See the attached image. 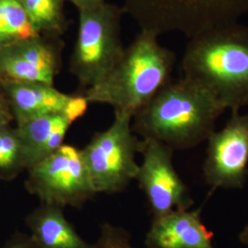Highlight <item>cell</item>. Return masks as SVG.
<instances>
[{"instance_id":"obj_16","label":"cell","mask_w":248,"mask_h":248,"mask_svg":"<svg viewBox=\"0 0 248 248\" xmlns=\"http://www.w3.org/2000/svg\"><path fill=\"white\" fill-rule=\"evenodd\" d=\"M40 35L21 0H0V47Z\"/></svg>"},{"instance_id":"obj_8","label":"cell","mask_w":248,"mask_h":248,"mask_svg":"<svg viewBox=\"0 0 248 248\" xmlns=\"http://www.w3.org/2000/svg\"><path fill=\"white\" fill-rule=\"evenodd\" d=\"M174 150L154 139H142V162L135 180L147 199L153 218L189 210L190 192L173 165Z\"/></svg>"},{"instance_id":"obj_4","label":"cell","mask_w":248,"mask_h":248,"mask_svg":"<svg viewBox=\"0 0 248 248\" xmlns=\"http://www.w3.org/2000/svg\"><path fill=\"white\" fill-rule=\"evenodd\" d=\"M124 14L140 31L156 35L178 32L192 38L218 27L239 22L248 0H122Z\"/></svg>"},{"instance_id":"obj_17","label":"cell","mask_w":248,"mask_h":248,"mask_svg":"<svg viewBox=\"0 0 248 248\" xmlns=\"http://www.w3.org/2000/svg\"><path fill=\"white\" fill-rule=\"evenodd\" d=\"M25 169L23 153L17 128H0V175L13 176Z\"/></svg>"},{"instance_id":"obj_7","label":"cell","mask_w":248,"mask_h":248,"mask_svg":"<svg viewBox=\"0 0 248 248\" xmlns=\"http://www.w3.org/2000/svg\"><path fill=\"white\" fill-rule=\"evenodd\" d=\"M27 189L42 204L79 208L96 195L81 149L63 143L28 169Z\"/></svg>"},{"instance_id":"obj_6","label":"cell","mask_w":248,"mask_h":248,"mask_svg":"<svg viewBox=\"0 0 248 248\" xmlns=\"http://www.w3.org/2000/svg\"><path fill=\"white\" fill-rule=\"evenodd\" d=\"M133 117L114 111L111 125L97 133L81 149L96 193H117L135 180L139 164L142 140L133 131Z\"/></svg>"},{"instance_id":"obj_10","label":"cell","mask_w":248,"mask_h":248,"mask_svg":"<svg viewBox=\"0 0 248 248\" xmlns=\"http://www.w3.org/2000/svg\"><path fill=\"white\" fill-rule=\"evenodd\" d=\"M60 38L40 35L0 47V81L54 86L62 65Z\"/></svg>"},{"instance_id":"obj_11","label":"cell","mask_w":248,"mask_h":248,"mask_svg":"<svg viewBox=\"0 0 248 248\" xmlns=\"http://www.w3.org/2000/svg\"><path fill=\"white\" fill-rule=\"evenodd\" d=\"M202 209L177 210L153 218L146 232L147 248H215L213 233L205 226Z\"/></svg>"},{"instance_id":"obj_9","label":"cell","mask_w":248,"mask_h":248,"mask_svg":"<svg viewBox=\"0 0 248 248\" xmlns=\"http://www.w3.org/2000/svg\"><path fill=\"white\" fill-rule=\"evenodd\" d=\"M207 142L202 168L207 184L213 190L242 188L248 177V113L232 112L225 126Z\"/></svg>"},{"instance_id":"obj_14","label":"cell","mask_w":248,"mask_h":248,"mask_svg":"<svg viewBox=\"0 0 248 248\" xmlns=\"http://www.w3.org/2000/svg\"><path fill=\"white\" fill-rule=\"evenodd\" d=\"M31 236L41 248H96L75 229L63 209L41 204L26 220Z\"/></svg>"},{"instance_id":"obj_3","label":"cell","mask_w":248,"mask_h":248,"mask_svg":"<svg viewBox=\"0 0 248 248\" xmlns=\"http://www.w3.org/2000/svg\"><path fill=\"white\" fill-rule=\"evenodd\" d=\"M159 36L140 31L104 79L83 91L90 103L112 107L134 117L171 81L176 53L163 46Z\"/></svg>"},{"instance_id":"obj_18","label":"cell","mask_w":248,"mask_h":248,"mask_svg":"<svg viewBox=\"0 0 248 248\" xmlns=\"http://www.w3.org/2000/svg\"><path fill=\"white\" fill-rule=\"evenodd\" d=\"M96 248H133L132 238L127 231L109 222H104L99 229Z\"/></svg>"},{"instance_id":"obj_5","label":"cell","mask_w":248,"mask_h":248,"mask_svg":"<svg viewBox=\"0 0 248 248\" xmlns=\"http://www.w3.org/2000/svg\"><path fill=\"white\" fill-rule=\"evenodd\" d=\"M121 7L105 2L98 8L78 11V28L69 71L87 90L106 78L124 54Z\"/></svg>"},{"instance_id":"obj_12","label":"cell","mask_w":248,"mask_h":248,"mask_svg":"<svg viewBox=\"0 0 248 248\" xmlns=\"http://www.w3.org/2000/svg\"><path fill=\"white\" fill-rule=\"evenodd\" d=\"M17 125L43 116L63 112L71 95L53 85L0 81Z\"/></svg>"},{"instance_id":"obj_2","label":"cell","mask_w":248,"mask_h":248,"mask_svg":"<svg viewBox=\"0 0 248 248\" xmlns=\"http://www.w3.org/2000/svg\"><path fill=\"white\" fill-rule=\"evenodd\" d=\"M181 69L225 109L240 111L248 106V26L236 22L190 38Z\"/></svg>"},{"instance_id":"obj_13","label":"cell","mask_w":248,"mask_h":248,"mask_svg":"<svg viewBox=\"0 0 248 248\" xmlns=\"http://www.w3.org/2000/svg\"><path fill=\"white\" fill-rule=\"evenodd\" d=\"M71 120L61 113L32 119L17 125L25 169L32 168L63 144Z\"/></svg>"},{"instance_id":"obj_20","label":"cell","mask_w":248,"mask_h":248,"mask_svg":"<svg viewBox=\"0 0 248 248\" xmlns=\"http://www.w3.org/2000/svg\"><path fill=\"white\" fill-rule=\"evenodd\" d=\"M65 3H70L78 11L89 10L98 8L99 6L103 5L106 0H63Z\"/></svg>"},{"instance_id":"obj_19","label":"cell","mask_w":248,"mask_h":248,"mask_svg":"<svg viewBox=\"0 0 248 248\" xmlns=\"http://www.w3.org/2000/svg\"><path fill=\"white\" fill-rule=\"evenodd\" d=\"M12 119L14 118L9 108V102L4 93L0 92V128L9 125Z\"/></svg>"},{"instance_id":"obj_1","label":"cell","mask_w":248,"mask_h":248,"mask_svg":"<svg viewBox=\"0 0 248 248\" xmlns=\"http://www.w3.org/2000/svg\"><path fill=\"white\" fill-rule=\"evenodd\" d=\"M224 110L206 89L181 78L161 89L133 117L132 127L142 139L186 150L208 140Z\"/></svg>"},{"instance_id":"obj_21","label":"cell","mask_w":248,"mask_h":248,"mask_svg":"<svg viewBox=\"0 0 248 248\" xmlns=\"http://www.w3.org/2000/svg\"><path fill=\"white\" fill-rule=\"evenodd\" d=\"M5 248H41L31 235H21L13 240Z\"/></svg>"},{"instance_id":"obj_22","label":"cell","mask_w":248,"mask_h":248,"mask_svg":"<svg viewBox=\"0 0 248 248\" xmlns=\"http://www.w3.org/2000/svg\"><path fill=\"white\" fill-rule=\"evenodd\" d=\"M239 241L243 245L248 246V224L240 232Z\"/></svg>"},{"instance_id":"obj_15","label":"cell","mask_w":248,"mask_h":248,"mask_svg":"<svg viewBox=\"0 0 248 248\" xmlns=\"http://www.w3.org/2000/svg\"><path fill=\"white\" fill-rule=\"evenodd\" d=\"M27 14L41 35L60 38L67 29L63 0H21Z\"/></svg>"}]
</instances>
